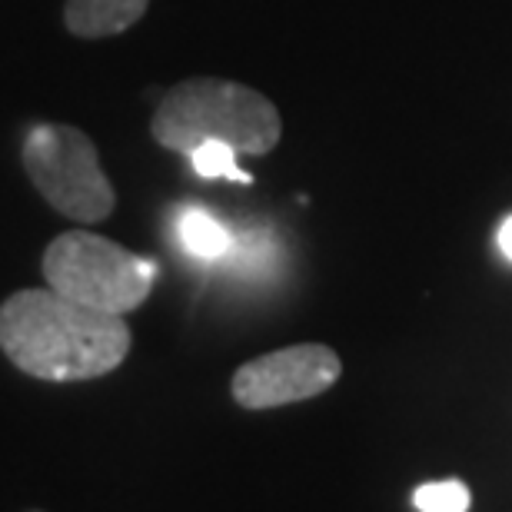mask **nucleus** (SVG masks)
<instances>
[{
	"label": "nucleus",
	"instance_id": "nucleus-1",
	"mask_svg": "<svg viewBox=\"0 0 512 512\" xmlns=\"http://www.w3.org/2000/svg\"><path fill=\"white\" fill-rule=\"evenodd\" d=\"M130 343L124 316L80 306L50 286L20 290L0 303V350L34 380H97L127 360Z\"/></svg>",
	"mask_w": 512,
	"mask_h": 512
},
{
	"label": "nucleus",
	"instance_id": "nucleus-2",
	"mask_svg": "<svg viewBox=\"0 0 512 512\" xmlns=\"http://www.w3.org/2000/svg\"><path fill=\"white\" fill-rule=\"evenodd\" d=\"M150 133L160 147L190 153L207 140L263 157L283 137L280 110L260 90L220 77H193L170 87L153 110Z\"/></svg>",
	"mask_w": 512,
	"mask_h": 512
},
{
	"label": "nucleus",
	"instance_id": "nucleus-3",
	"mask_svg": "<svg viewBox=\"0 0 512 512\" xmlns=\"http://www.w3.org/2000/svg\"><path fill=\"white\" fill-rule=\"evenodd\" d=\"M44 280L50 290L80 306L124 316L150 296L157 263L97 233L70 230L47 247Z\"/></svg>",
	"mask_w": 512,
	"mask_h": 512
},
{
	"label": "nucleus",
	"instance_id": "nucleus-4",
	"mask_svg": "<svg viewBox=\"0 0 512 512\" xmlns=\"http://www.w3.org/2000/svg\"><path fill=\"white\" fill-rule=\"evenodd\" d=\"M24 167L50 207L77 223H100L117 207L100 153L84 130L37 124L24 140Z\"/></svg>",
	"mask_w": 512,
	"mask_h": 512
},
{
	"label": "nucleus",
	"instance_id": "nucleus-5",
	"mask_svg": "<svg viewBox=\"0 0 512 512\" xmlns=\"http://www.w3.org/2000/svg\"><path fill=\"white\" fill-rule=\"evenodd\" d=\"M343 373V363L330 346L300 343L256 356L233 373V399L243 409H276L303 403L326 393Z\"/></svg>",
	"mask_w": 512,
	"mask_h": 512
},
{
	"label": "nucleus",
	"instance_id": "nucleus-6",
	"mask_svg": "<svg viewBox=\"0 0 512 512\" xmlns=\"http://www.w3.org/2000/svg\"><path fill=\"white\" fill-rule=\"evenodd\" d=\"M150 0H67L64 24L74 37H114L147 14Z\"/></svg>",
	"mask_w": 512,
	"mask_h": 512
},
{
	"label": "nucleus",
	"instance_id": "nucleus-7",
	"mask_svg": "<svg viewBox=\"0 0 512 512\" xmlns=\"http://www.w3.org/2000/svg\"><path fill=\"white\" fill-rule=\"evenodd\" d=\"M177 237H180V247L190 256H197V260H223V256H230L233 250L230 230L200 207H190L180 213Z\"/></svg>",
	"mask_w": 512,
	"mask_h": 512
},
{
	"label": "nucleus",
	"instance_id": "nucleus-8",
	"mask_svg": "<svg viewBox=\"0 0 512 512\" xmlns=\"http://www.w3.org/2000/svg\"><path fill=\"white\" fill-rule=\"evenodd\" d=\"M237 157L240 153L237 150H230L227 143H217V140H207V143H200L197 150L190 153V167L197 177L203 180H220V177H227L233 183H253V177L247 170H240L237 167Z\"/></svg>",
	"mask_w": 512,
	"mask_h": 512
},
{
	"label": "nucleus",
	"instance_id": "nucleus-9",
	"mask_svg": "<svg viewBox=\"0 0 512 512\" xmlns=\"http://www.w3.org/2000/svg\"><path fill=\"white\" fill-rule=\"evenodd\" d=\"M413 506L419 512H466L469 509V489L459 483V479L426 483L413 493Z\"/></svg>",
	"mask_w": 512,
	"mask_h": 512
},
{
	"label": "nucleus",
	"instance_id": "nucleus-10",
	"mask_svg": "<svg viewBox=\"0 0 512 512\" xmlns=\"http://www.w3.org/2000/svg\"><path fill=\"white\" fill-rule=\"evenodd\" d=\"M499 250H503V256L512 263V217H506L503 227H499Z\"/></svg>",
	"mask_w": 512,
	"mask_h": 512
}]
</instances>
